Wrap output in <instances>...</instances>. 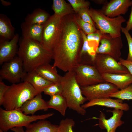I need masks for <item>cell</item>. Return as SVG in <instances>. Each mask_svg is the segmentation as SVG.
Masks as SVG:
<instances>
[{"label": "cell", "mask_w": 132, "mask_h": 132, "mask_svg": "<svg viewBox=\"0 0 132 132\" xmlns=\"http://www.w3.org/2000/svg\"><path fill=\"white\" fill-rule=\"evenodd\" d=\"M23 69L22 60L16 56L2 64L0 71V79H4L12 84L18 83L22 80L26 73Z\"/></svg>", "instance_id": "obj_9"}, {"label": "cell", "mask_w": 132, "mask_h": 132, "mask_svg": "<svg viewBox=\"0 0 132 132\" xmlns=\"http://www.w3.org/2000/svg\"><path fill=\"white\" fill-rule=\"evenodd\" d=\"M110 97L116 98L122 100H132V84L125 88L112 94Z\"/></svg>", "instance_id": "obj_28"}, {"label": "cell", "mask_w": 132, "mask_h": 132, "mask_svg": "<svg viewBox=\"0 0 132 132\" xmlns=\"http://www.w3.org/2000/svg\"><path fill=\"white\" fill-rule=\"evenodd\" d=\"M94 66L101 75L105 73H129L124 66L110 56L106 54H96Z\"/></svg>", "instance_id": "obj_10"}, {"label": "cell", "mask_w": 132, "mask_h": 132, "mask_svg": "<svg viewBox=\"0 0 132 132\" xmlns=\"http://www.w3.org/2000/svg\"><path fill=\"white\" fill-rule=\"evenodd\" d=\"M39 93L27 82L12 84L4 95L2 105L7 110L19 109L26 101Z\"/></svg>", "instance_id": "obj_4"}, {"label": "cell", "mask_w": 132, "mask_h": 132, "mask_svg": "<svg viewBox=\"0 0 132 132\" xmlns=\"http://www.w3.org/2000/svg\"><path fill=\"white\" fill-rule=\"evenodd\" d=\"M82 46L73 35L61 27L52 50L53 66L64 72L72 70L78 64V56Z\"/></svg>", "instance_id": "obj_1"}, {"label": "cell", "mask_w": 132, "mask_h": 132, "mask_svg": "<svg viewBox=\"0 0 132 132\" xmlns=\"http://www.w3.org/2000/svg\"><path fill=\"white\" fill-rule=\"evenodd\" d=\"M75 12L77 13L79 11L83 8H89L90 2L84 0H68Z\"/></svg>", "instance_id": "obj_31"}, {"label": "cell", "mask_w": 132, "mask_h": 132, "mask_svg": "<svg viewBox=\"0 0 132 132\" xmlns=\"http://www.w3.org/2000/svg\"><path fill=\"white\" fill-rule=\"evenodd\" d=\"M3 132L0 129V132Z\"/></svg>", "instance_id": "obj_42"}, {"label": "cell", "mask_w": 132, "mask_h": 132, "mask_svg": "<svg viewBox=\"0 0 132 132\" xmlns=\"http://www.w3.org/2000/svg\"><path fill=\"white\" fill-rule=\"evenodd\" d=\"M50 16L44 10L37 8L27 16L25 19V22L30 24L42 25L46 22Z\"/></svg>", "instance_id": "obj_24"}, {"label": "cell", "mask_w": 132, "mask_h": 132, "mask_svg": "<svg viewBox=\"0 0 132 132\" xmlns=\"http://www.w3.org/2000/svg\"><path fill=\"white\" fill-rule=\"evenodd\" d=\"M119 62L124 66L128 70L129 73L132 75V62L128 61L121 58Z\"/></svg>", "instance_id": "obj_37"}, {"label": "cell", "mask_w": 132, "mask_h": 132, "mask_svg": "<svg viewBox=\"0 0 132 132\" xmlns=\"http://www.w3.org/2000/svg\"><path fill=\"white\" fill-rule=\"evenodd\" d=\"M105 82L112 83L120 90L132 84V75L130 73L124 74H103L101 75Z\"/></svg>", "instance_id": "obj_18"}, {"label": "cell", "mask_w": 132, "mask_h": 132, "mask_svg": "<svg viewBox=\"0 0 132 132\" xmlns=\"http://www.w3.org/2000/svg\"><path fill=\"white\" fill-rule=\"evenodd\" d=\"M75 122L72 119L66 118L61 120L58 125L57 132H74L72 128Z\"/></svg>", "instance_id": "obj_30"}, {"label": "cell", "mask_w": 132, "mask_h": 132, "mask_svg": "<svg viewBox=\"0 0 132 132\" xmlns=\"http://www.w3.org/2000/svg\"><path fill=\"white\" fill-rule=\"evenodd\" d=\"M80 30L83 43L79 55L87 53L94 61L96 54V49L98 46L96 45L90 44L87 39L86 34L81 30Z\"/></svg>", "instance_id": "obj_27"}, {"label": "cell", "mask_w": 132, "mask_h": 132, "mask_svg": "<svg viewBox=\"0 0 132 132\" xmlns=\"http://www.w3.org/2000/svg\"><path fill=\"white\" fill-rule=\"evenodd\" d=\"M72 70L81 87L105 82L94 66L78 64Z\"/></svg>", "instance_id": "obj_8"}, {"label": "cell", "mask_w": 132, "mask_h": 132, "mask_svg": "<svg viewBox=\"0 0 132 132\" xmlns=\"http://www.w3.org/2000/svg\"><path fill=\"white\" fill-rule=\"evenodd\" d=\"M41 93H39L32 99L26 101L19 109L25 114L34 115L39 110L46 111L49 109L47 103L42 98Z\"/></svg>", "instance_id": "obj_17"}, {"label": "cell", "mask_w": 132, "mask_h": 132, "mask_svg": "<svg viewBox=\"0 0 132 132\" xmlns=\"http://www.w3.org/2000/svg\"><path fill=\"white\" fill-rule=\"evenodd\" d=\"M62 88L60 83H53L45 88L43 92L50 96L61 94Z\"/></svg>", "instance_id": "obj_32"}, {"label": "cell", "mask_w": 132, "mask_h": 132, "mask_svg": "<svg viewBox=\"0 0 132 132\" xmlns=\"http://www.w3.org/2000/svg\"><path fill=\"white\" fill-rule=\"evenodd\" d=\"M22 80L29 83L40 93L43 92L46 88L53 83L45 79L35 70L26 72Z\"/></svg>", "instance_id": "obj_19"}, {"label": "cell", "mask_w": 132, "mask_h": 132, "mask_svg": "<svg viewBox=\"0 0 132 132\" xmlns=\"http://www.w3.org/2000/svg\"><path fill=\"white\" fill-rule=\"evenodd\" d=\"M99 30L86 35L87 39L88 41H95L99 45L102 34Z\"/></svg>", "instance_id": "obj_35"}, {"label": "cell", "mask_w": 132, "mask_h": 132, "mask_svg": "<svg viewBox=\"0 0 132 132\" xmlns=\"http://www.w3.org/2000/svg\"><path fill=\"white\" fill-rule=\"evenodd\" d=\"M60 83L61 94L66 100L68 108L80 115H85L86 111L81 105L88 100L82 93L73 70L66 72L62 76Z\"/></svg>", "instance_id": "obj_3"}, {"label": "cell", "mask_w": 132, "mask_h": 132, "mask_svg": "<svg viewBox=\"0 0 132 132\" xmlns=\"http://www.w3.org/2000/svg\"><path fill=\"white\" fill-rule=\"evenodd\" d=\"M82 93L89 101L92 100L110 97L119 90L115 85L105 82L85 87H81Z\"/></svg>", "instance_id": "obj_12"}, {"label": "cell", "mask_w": 132, "mask_h": 132, "mask_svg": "<svg viewBox=\"0 0 132 132\" xmlns=\"http://www.w3.org/2000/svg\"><path fill=\"white\" fill-rule=\"evenodd\" d=\"M96 105L113 108L126 111L130 108L128 104L123 103L122 100L118 99H113L110 97L93 99L82 105L81 107L85 109Z\"/></svg>", "instance_id": "obj_16"}, {"label": "cell", "mask_w": 132, "mask_h": 132, "mask_svg": "<svg viewBox=\"0 0 132 132\" xmlns=\"http://www.w3.org/2000/svg\"><path fill=\"white\" fill-rule=\"evenodd\" d=\"M62 18L54 14L43 25L40 43L47 50L52 52L59 34Z\"/></svg>", "instance_id": "obj_7"}, {"label": "cell", "mask_w": 132, "mask_h": 132, "mask_svg": "<svg viewBox=\"0 0 132 132\" xmlns=\"http://www.w3.org/2000/svg\"><path fill=\"white\" fill-rule=\"evenodd\" d=\"M35 70L46 80L53 83H60L62 76L58 73L56 68L49 63L39 66Z\"/></svg>", "instance_id": "obj_21"}, {"label": "cell", "mask_w": 132, "mask_h": 132, "mask_svg": "<svg viewBox=\"0 0 132 132\" xmlns=\"http://www.w3.org/2000/svg\"><path fill=\"white\" fill-rule=\"evenodd\" d=\"M11 130L15 132H25L22 127H14L11 129Z\"/></svg>", "instance_id": "obj_39"}, {"label": "cell", "mask_w": 132, "mask_h": 132, "mask_svg": "<svg viewBox=\"0 0 132 132\" xmlns=\"http://www.w3.org/2000/svg\"><path fill=\"white\" fill-rule=\"evenodd\" d=\"M19 42L17 54L22 61L25 72L35 70L41 65L49 63L52 59V52L44 48L39 42L22 37Z\"/></svg>", "instance_id": "obj_2"}, {"label": "cell", "mask_w": 132, "mask_h": 132, "mask_svg": "<svg viewBox=\"0 0 132 132\" xmlns=\"http://www.w3.org/2000/svg\"><path fill=\"white\" fill-rule=\"evenodd\" d=\"M53 113L29 116L25 114L19 109L7 110L0 108V129L4 132L16 127H26L32 122L45 120L52 116Z\"/></svg>", "instance_id": "obj_5"}, {"label": "cell", "mask_w": 132, "mask_h": 132, "mask_svg": "<svg viewBox=\"0 0 132 132\" xmlns=\"http://www.w3.org/2000/svg\"><path fill=\"white\" fill-rule=\"evenodd\" d=\"M126 29L129 31L132 29V7H131L130 14L129 19L126 22L125 27Z\"/></svg>", "instance_id": "obj_38"}, {"label": "cell", "mask_w": 132, "mask_h": 132, "mask_svg": "<svg viewBox=\"0 0 132 132\" xmlns=\"http://www.w3.org/2000/svg\"><path fill=\"white\" fill-rule=\"evenodd\" d=\"M121 32L124 34L127 39L128 45L129 52L126 60L132 62V37L130 34L129 31L125 27H122Z\"/></svg>", "instance_id": "obj_33"}, {"label": "cell", "mask_w": 132, "mask_h": 132, "mask_svg": "<svg viewBox=\"0 0 132 132\" xmlns=\"http://www.w3.org/2000/svg\"><path fill=\"white\" fill-rule=\"evenodd\" d=\"M2 4L5 6H8L10 5L11 4V2L9 1H6L3 0H0Z\"/></svg>", "instance_id": "obj_41"}, {"label": "cell", "mask_w": 132, "mask_h": 132, "mask_svg": "<svg viewBox=\"0 0 132 132\" xmlns=\"http://www.w3.org/2000/svg\"><path fill=\"white\" fill-rule=\"evenodd\" d=\"M87 11L98 30L102 33L108 34L113 38L121 37L122 25L126 21L122 16L111 18L105 15L100 10L91 8Z\"/></svg>", "instance_id": "obj_6"}, {"label": "cell", "mask_w": 132, "mask_h": 132, "mask_svg": "<svg viewBox=\"0 0 132 132\" xmlns=\"http://www.w3.org/2000/svg\"><path fill=\"white\" fill-rule=\"evenodd\" d=\"M131 30H132V29Z\"/></svg>", "instance_id": "obj_43"}, {"label": "cell", "mask_w": 132, "mask_h": 132, "mask_svg": "<svg viewBox=\"0 0 132 132\" xmlns=\"http://www.w3.org/2000/svg\"><path fill=\"white\" fill-rule=\"evenodd\" d=\"M58 125L52 124L48 121L40 120L26 127L25 132H57Z\"/></svg>", "instance_id": "obj_23"}, {"label": "cell", "mask_w": 132, "mask_h": 132, "mask_svg": "<svg viewBox=\"0 0 132 132\" xmlns=\"http://www.w3.org/2000/svg\"><path fill=\"white\" fill-rule=\"evenodd\" d=\"M20 38L16 33L9 41L0 42V64L9 61L16 56L18 50V43Z\"/></svg>", "instance_id": "obj_15"}, {"label": "cell", "mask_w": 132, "mask_h": 132, "mask_svg": "<svg viewBox=\"0 0 132 132\" xmlns=\"http://www.w3.org/2000/svg\"><path fill=\"white\" fill-rule=\"evenodd\" d=\"M94 2L99 4L104 5L108 2L107 0H92Z\"/></svg>", "instance_id": "obj_40"}, {"label": "cell", "mask_w": 132, "mask_h": 132, "mask_svg": "<svg viewBox=\"0 0 132 132\" xmlns=\"http://www.w3.org/2000/svg\"><path fill=\"white\" fill-rule=\"evenodd\" d=\"M15 29L10 18L6 15L0 14V42L9 41L14 36Z\"/></svg>", "instance_id": "obj_20"}, {"label": "cell", "mask_w": 132, "mask_h": 132, "mask_svg": "<svg viewBox=\"0 0 132 132\" xmlns=\"http://www.w3.org/2000/svg\"><path fill=\"white\" fill-rule=\"evenodd\" d=\"M52 9L55 14L62 18L75 12L72 7L64 0H53Z\"/></svg>", "instance_id": "obj_26"}, {"label": "cell", "mask_w": 132, "mask_h": 132, "mask_svg": "<svg viewBox=\"0 0 132 132\" xmlns=\"http://www.w3.org/2000/svg\"><path fill=\"white\" fill-rule=\"evenodd\" d=\"M50 100L47 102L49 108H52L58 111L63 116L65 115L68 107L67 101L61 94L50 96Z\"/></svg>", "instance_id": "obj_25"}, {"label": "cell", "mask_w": 132, "mask_h": 132, "mask_svg": "<svg viewBox=\"0 0 132 132\" xmlns=\"http://www.w3.org/2000/svg\"><path fill=\"white\" fill-rule=\"evenodd\" d=\"M100 42V44L96 49V54L108 55L119 61L123 45L121 37L113 38L108 34L102 33Z\"/></svg>", "instance_id": "obj_11"}, {"label": "cell", "mask_w": 132, "mask_h": 132, "mask_svg": "<svg viewBox=\"0 0 132 132\" xmlns=\"http://www.w3.org/2000/svg\"><path fill=\"white\" fill-rule=\"evenodd\" d=\"M74 18L78 26L86 35L95 32L97 30L95 27L84 21L78 15H75Z\"/></svg>", "instance_id": "obj_29"}, {"label": "cell", "mask_w": 132, "mask_h": 132, "mask_svg": "<svg viewBox=\"0 0 132 132\" xmlns=\"http://www.w3.org/2000/svg\"><path fill=\"white\" fill-rule=\"evenodd\" d=\"M112 113V115L110 118H106L105 114L102 112L98 120L99 125L102 129H105L107 132H116L117 128L124 123L121 119L123 114L124 111L119 109H114L112 111H109Z\"/></svg>", "instance_id": "obj_14"}, {"label": "cell", "mask_w": 132, "mask_h": 132, "mask_svg": "<svg viewBox=\"0 0 132 132\" xmlns=\"http://www.w3.org/2000/svg\"><path fill=\"white\" fill-rule=\"evenodd\" d=\"M10 86L5 84L2 81L0 80V105H2L4 95L9 88Z\"/></svg>", "instance_id": "obj_36"}, {"label": "cell", "mask_w": 132, "mask_h": 132, "mask_svg": "<svg viewBox=\"0 0 132 132\" xmlns=\"http://www.w3.org/2000/svg\"><path fill=\"white\" fill-rule=\"evenodd\" d=\"M132 6V0H111L103 5L100 10L106 16L113 18L125 14Z\"/></svg>", "instance_id": "obj_13"}, {"label": "cell", "mask_w": 132, "mask_h": 132, "mask_svg": "<svg viewBox=\"0 0 132 132\" xmlns=\"http://www.w3.org/2000/svg\"><path fill=\"white\" fill-rule=\"evenodd\" d=\"M43 26V25L30 24L25 22H22L21 25L22 37L40 42Z\"/></svg>", "instance_id": "obj_22"}, {"label": "cell", "mask_w": 132, "mask_h": 132, "mask_svg": "<svg viewBox=\"0 0 132 132\" xmlns=\"http://www.w3.org/2000/svg\"><path fill=\"white\" fill-rule=\"evenodd\" d=\"M88 9H81L77 13L84 21L95 27V23L88 11Z\"/></svg>", "instance_id": "obj_34"}]
</instances>
